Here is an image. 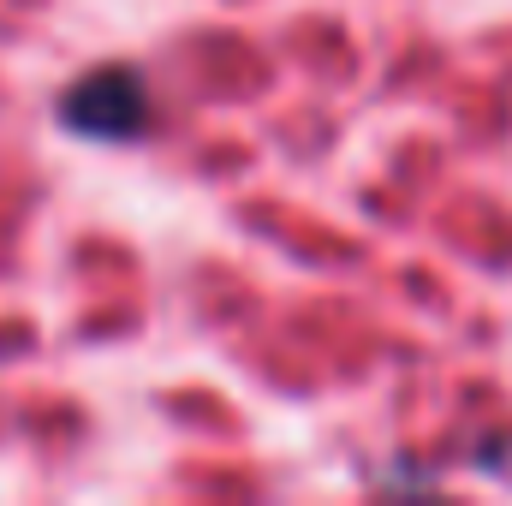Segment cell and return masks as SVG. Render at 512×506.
Segmentation results:
<instances>
[{
    "label": "cell",
    "instance_id": "cell-1",
    "mask_svg": "<svg viewBox=\"0 0 512 506\" xmlns=\"http://www.w3.org/2000/svg\"><path fill=\"white\" fill-rule=\"evenodd\" d=\"M54 114L84 143H137L155 120V102L131 66H96L54 102Z\"/></svg>",
    "mask_w": 512,
    "mask_h": 506
}]
</instances>
